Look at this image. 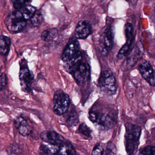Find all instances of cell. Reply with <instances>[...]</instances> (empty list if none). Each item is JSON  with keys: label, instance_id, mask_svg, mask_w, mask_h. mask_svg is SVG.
<instances>
[{"label": "cell", "instance_id": "1", "mask_svg": "<svg viewBox=\"0 0 155 155\" xmlns=\"http://www.w3.org/2000/svg\"><path fill=\"white\" fill-rule=\"evenodd\" d=\"M125 147L127 153L129 155L136 153L139 145V139L141 134L140 126L131 123L125 124Z\"/></svg>", "mask_w": 155, "mask_h": 155}, {"label": "cell", "instance_id": "2", "mask_svg": "<svg viewBox=\"0 0 155 155\" xmlns=\"http://www.w3.org/2000/svg\"><path fill=\"white\" fill-rule=\"evenodd\" d=\"M114 42V30L110 25H106L102 29L99 38V51L102 55H107L113 47Z\"/></svg>", "mask_w": 155, "mask_h": 155}, {"label": "cell", "instance_id": "3", "mask_svg": "<svg viewBox=\"0 0 155 155\" xmlns=\"http://www.w3.org/2000/svg\"><path fill=\"white\" fill-rule=\"evenodd\" d=\"M99 87L109 95H114L117 91L116 79L111 71L105 70L102 72L98 80Z\"/></svg>", "mask_w": 155, "mask_h": 155}, {"label": "cell", "instance_id": "4", "mask_svg": "<svg viewBox=\"0 0 155 155\" xmlns=\"http://www.w3.org/2000/svg\"><path fill=\"white\" fill-rule=\"evenodd\" d=\"M53 102V112L57 115H62L66 113L68 111L71 100L67 94L60 90L54 94Z\"/></svg>", "mask_w": 155, "mask_h": 155}, {"label": "cell", "instance_id": "5", "mask_svg": "<svg viewBox=\"0 0 155 155\" xmlns=\"http://www.w3.org/2000/svg\"><path fill=\"white\" fill-rule=\"evenodd\" d=\"M27 21L25 20L17 10L10 13L5 19V23L8 31L12 33L21 32L26 26Z\"/></svg>", "mask_w": 155, "mask_h": 155}, {"label": "cell", "instance_id": "6", "mask_svg": "<svg viewBox=\"0 0 155 155\" xmlns=\"http://www.w3.org/2000/svg\"><path fill=\"white\" fill-rule=\"evenodd\" d=\"M96 111L97 114L96 123L98 124L103 129L108 130L115 125L117 120V111L115 108H110L105 113H100L98 111Z\"/></svg>", "mask_w": 155, "mask_h": 155}, {"label": "cell", "instance_id": "7", "mask_svg": "<svg viewBox=\"0 0 155 155\" xmlns=\"http://www.w3.org/2000/svg\"><path fill=\"white\" fill-rule=\"evenodd\" d=\"M20 82L22 89L25 92H30L34 80V75L26 65L22 66L20 72Z\"/></svg>", "mask_w": 155, "mask_h": 155}, {"label": "cell", "instance_id": "8", "mask_svg": "<svg viewBox=\"0 0 155 155\" xmlns=\"http://www.w3.org/2000/svg\"><path fill=\"white\" fill-rule=\"evenodd\" d=\"M80 44L76 37H73L69 40L62 54V60L67 62L79 51Z\"/></svg>", "mask_w": 155, "mask_h": 155}, {"label": "cell", "instance_id": "9", "mask_svg": "<svg viewBox=\"0 0 155 155\" xmlns=\"http://www.w3.org/2000/svg\"><path fill=\"white\" fill-rule=\"evenodd\" d=\"M89 70L88 65L82 62L69 71L77 82L80 83L87 79L89 75Z\"/></svg>", "mask_w": 155, "mask_h": 155}, {"label": "cell", "instance_id": "10", "mask_svg": "<svg viewBox=\"0 0 155 155\" xmlns=\"http://www.w3.org/2000/svg\"><path fill=\"white\" fill-rule=\"evenodd\" d=\"M142 77L151 86H155V71L150 63L145 62L138 68Z\"/></svg>", "mask_w": 155, "mask_h": 155}, {"label": "cell", "instance_id": "11", "mask_svg": "<svg viewBox=\"0 0 155 155\" xmlns=\"http://www.w3.org/2000/svg\"><path fill=\"white\" fill-rule=\"evenodd\" d=\"M42 140L45 143L60 146L65 143L64 137L54 131H44L40 135Z\"/></svg>", "mask_w": 155, "mask_h": 155}, {"label": "cell", "instance_id": "12", "mask_svg": "<svg viewBox=\"0 0 155 155\" xmlns=\"http://www.w3.org/2000/svg\"><path fill=\"white\" fill-rule=\"evenodd\" d=\"M92 27L87 20L79 21L74 31V36L78 39H85L92 34Z\"/></svg>", "mask_w": 155, "mask_h": 155}, {"label": "cell", "instance_id": "13", "mask_svg": "<svg viewBox=\"0 0 155 155\" xmlns=\"http://www.w3.org/2000/svg\"><path fill=\"white\" fill-rule=\"evenodd\" d=\"M144 52L143 47L141 42L136 45L130 52L127 59L126 60V66L127 68L134 66L142 58Z\"/></svg>", "mask_w": 155, "mask_h": 155}, {"label": "cell", "instance_id": "14", "mask_svg": "<svg viewBox=\"0 0 155 155\" xmlns=\"http://www.w3.org/2000/svg\"><path fill=\"white\" fill-rule=\"evenodd\" d=\"M14 124L18 133L23 136L30 135L32 131V128L28 120L24 116H18L15 118Z\"/></svg>", "mask_w": 155, "mask_h": 155}, {"label": "cell", "instance_id": "15", "mask_svg": "<svg viewBox=\"0 0 155 155\" xmlns=\"http://www.w3.org/2000/svg\"><path fill=\"white\" fill-rule=\"evenodd\" d=\"M22 17L26 21L30 20L36 12V7L31 5H25L17 10Z\"/></svg>", "mask_w": 155, "mask_h": 155}, {"label": "cell", "instance_id": "16", "mask_svg": "<svg viewBox=\"0 0 155 155\" xmlns=\"http://www.w3.org/2000/svg\"><path fill=\"white\" fill-rule=\"evenodd\" d=\"M11 40L10 37L4 35L0 36V54L2 56H7L11 47Z\"/></svg>", "mask_w": 155, "mask_h": 155}, {"label": "cell", "instance_id": "17", "mask_svg": "<svg viewBox=\"0 0 155 155\" xmlns=\"http://www.w3.org/2000/svg\"><path fill=\"white\" fill-rule=\"evenodd\" d=\"M59 31L56 28H50L44 30L41 35V38L44 42H50L55 39L58 36Z\"/></svg>", "mask_w": 155, "mask_h": 155}, {"label": "cell", "instance_id": "18", "mask_svg": "<svg viewBox=\"0 0 155 155\" xmlns=\"http://www.w3.org/2000/svg\"><path fill=\"white\" fill-rule=\"evenodd\" d=\"M45 144L42 143L40 147V151L44 154L47 155L57 154L59 146L51 144L46 143Z\"/></svg>", "mask_w": 155, "mask_h": 155}, {"label": "cell", "instance_id": "19", "mask_svg": "<svg viewBox=\"0 0 155 155\" xmlns=\"http://www.w3.org/2000/svg\"><path fill=\"white\" fill-rule=\"evenodd\" d=\"M76 151L71 144L64 143L59 146L58 154L60 155L75 154Z\"/></svg>", "mask_w": 155, "mask_h": 155}, {"label": "cell", "instance_id": "20", "mask_svg": "<svg viewBox=\"0 0 155 155\" xmlns=\"http://www.w3.org/2000/svg\"><path fill=\"white\" fill-rule=\"evenodd\" d=\"M83 61V55L80 51L74 56L69 61L66 62L67 63V67L68 70H70L74 66H77L78 64Z\"/></svg>", "mask_w": 155, "mask_h": 155}, {"label": "cell", "instance_id": "21", "mask_svg": "<svg viewBox=\"0 0 155 155\" xmlns=\"http://www.w3.org/2000/svg\"><path fill=\"white\" fill-rule=\"evenodd\" d=\"M133 37L130 40H127L125 44L120 49L117 55V57L119 59H122L125 57L128 53L134 42Z\"/></svg>", "mask_w": 155, "mask_h": 155}, {"label": "cell", "instance_id": "22", "mask_svg": "<svg viewBox=\"0 0 155 155\" xmlns=\"http://www.w3.org/2000/svg\"><path fill=\"white\" fill-rule=\"evenodd\" d=\"M43 20V16L41 13L40 12H36L30 21L33 26H38L41 24Z\"/></svg>", "mask_w": 155, "mask_h": 155}, {"label": "cell", "instance_id": "23", "mask_svg": "<svg viewBox=\"0 0 155 155\" xmlns=\"http://www.w3.org/2000/svg\"><path fill=\"white\" fill-rule=\"evenodd\" d=\"M79 123L78 115L75 112L71 113L67 119V123L69 126H75Z\"/></svg>", "mask_w": 155, "mask_h": 155}, {"label": "cell", "instance_id": "24", "mask_svg": "<svg viewBox=\"0 0 155 155\" xmlns=\"http://www.w3.org/2000/svg\"><path fill=\"white\" fill-rule=\"evenodd\" d=\"M22 149L18 144H11L7 149V152L9 154H21Z\"/></svg>", "mask_w": 155, "mask_h": 155}, {"label": "cell", "instance_id": "25", "mask_svg": "<svg viewBox=\"0 0 155 155\" xmlns=\"http://www.w3.org/2000/svg\"><path fill=\"white\" fill-rule=\"evenodd\" d=\"M78 131L81 134L83 135L84 136L87 137L91 136L92 131L84 123H82L79 125V126H78Z\"/></svg>", "mask_w": 155, "mask_h": 155}, {"label": "cell", "instance_id": "26", "mask_svg": "<svg viewBox=\"0 0 155 155\" xmlns=\"http://www.w3.org/2000/svg\"><path fill=\"white\" fill-rule=\"evenodd\" d=\"M125 33L127 40H130L134 37V26L130 23H127L125 27Z\"/></svg>", "mask_w": 155, "mask_h": 155}, {"label": "cell", "instance_id": "27", "mask_svg": "<svg viewBox=\"0 0 155 155\" xmlns=\"http://www.w3.org/2000/svg\"><path fill=\"white\" fill-rule=\"evenodd\" d=\"M117 149L115 145L112 142H109L107 146L106 154L114 155L116 154Z\"/></svg>", "mask_w": 155, "mask_h": 155}, {"label": "cell", "instance_id": "28", "mask_svg": "<svg viewBox=\"0 0 155 155\" xmlns=\"http://www.w3.org/2000/svg\"><path fill=\"white\" fill-rule=\"evenodd\" d=\"M7 84V76L4 73L0 74V93L6 87Z\"/></svg>", "mask_w": 155, "mask_h": 155}, {"label": "cell", "instance_id": "29", "mask_svg": "<svg viewBox=\"0 0 155 155\" xmlns=\"http://www.w3.org/2000/svg\"><path fill=\"white\" fill-rule=\"evenodd\" d=\"M104 147L102 144L97 143L95 146L92 151V154L100 155L104 154Z\"/></svg>", "mask_w": 155, "mask_h": 155}, {"label": "cell", "instance_id": "30", "mask_svg": "<svg viewBox=\"0 0 155 155\" xmlns=\"http://www.w3.org/2000/svg\"><path fill=\"white\" fill-rule=\"evenodd\" d=\"M155 153V147L154 146H147L140 151L142 155H153Z\"/></svg>", "mask_w": 155, "mask_h": 155}, {"label": "cell", "instance_id": "31", "mask_svg": "<svg viewBox=\"0 0 155 155\" xmlns=\"http://www.w3.org/2000/svg\"><path fill=\"white\" fill-rule=\"evenodd\" d=\"M12 2L14 7L16 10L21 9L25 5L26 3L25 0H12Z\"/></svg>", "mask_w": 155, "mask_h": 155}, {"label": "cell", "instance_id": "32", "mask_svg": "<svg viewBox=\"0 0 155 155\" xmlns=\"http://www.w3.org/2000/svg\"><path fill=\"white\" fill-rule=\"evenodd\" d=\"M25 2H30V1H31V0H25Z\"/></svg>", "mask_w": 155, "mask_h": 155}]
</instances>
